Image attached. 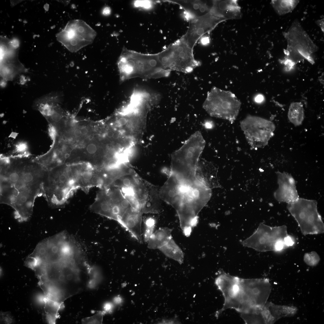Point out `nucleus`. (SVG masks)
Instances as JSON below:
<instances>
[{
    "instance_id": "7c9ffc66",
    "label": "nucleus",
    "mask_w": 324,
    "mask_h": 324,
    "mask_svg": "<svg viewBox=\"0 0 324 324\" xmlns=\"http://www.w3.org/2000/svg\"><path fill=\"white\" fill-rule=\"evenodd\" d=\"M87 152L90 154H94L97 151V147L96 145L94 144H88L86 148Z\"/></svg>"
},
{
    "instance_id": "393cba45",
    "label": "nucleus",
    "mask_w": 324,
    "mask_h": 324,
    "mask_svg": "<svg viewBox=\"0 0 324 324\" xmlns=\"http://www.w3.org/2000/svg\"><path fill=\"white\" fill-rule=\"evenodd\" d=\"M299 2L297 0H272L271 4L278 15H283L292 11Z\"/></svg>"
},
{
    "instance_id": "9b49d317",
    "label": "nucleus",
    "mask_w": 324,
    "mask_h": 324,
    "mask_svg": "<svg viewBox=\"0 0 324 324\" xmlns=\"http://www.w3.org/2000/svg\"><path fill=\"white\" fill-rule=\"evenodd\" d=\"M289 211L294 218L304 235L324 233V224L315 200L299 198L287 204Z\"/></svg>"
},
{
    "instance_id": "58836bf2",
    "label": "nucleus",
    "mask_w": 324,
    "mask_h": 324,
    "mask_svg": "<svg viewBox=\"0 0 324 324\" xmlns=\"http://www.w3.org/2000/svg\"><path fill=\"white\" fill-rule=\"evenodd\" d=\"M75 136L77 137L80 136L81 134L80 130L79 129L76 130L74 132Z\"/></svg>"
},
{
    "instance_id": "f3484780",
    "label": "nucleus",
    "mask_w": 324,
    "mask_h": 324,
    "mask_svg": "<svg viewBox=\"0 0 324 324\" xmlns=\"http://www.w3.org/2000/svg\"><path fill=\"white\" fill-rule=\"evenodd\" d=\"M225 20L211 12L190 20L188 29L181 38L189 47L193 49L198 40L204 34L210 32L219 23Z\"/></svg>"
},
{
    "instance_id": "f704fd0d",
    "label": "nucleus",
    "mask_w": 324,
    "mask_h": 324,
    "mask_svg": "<svg viewBox=\"0 0 324 324\" xmlns=\"http://www.w3.org/2000/svg\"><path fill=\"white\" fill-rule=\"evenodd\" d=\"M264 99V97L262 95L259 94L257 95L255 98V100L256 102L260 103L263 101Z\"/></svg>"
},
{
    "instance_id": "f03ea898",
    "label": "nucleus",
    "mask_w": 324,
    "mask_h": 324,
    "mask_svg": "<svg viewBox=\"0 0 324 324\" xmlns=\"http://www.w3.org/2000/svg\"><path fill=\"white\" fill-rule=\"evenodd\" d=\"M215 284L224 298L223 307L215 316L229 308L242 313L263 306L269 297L270 289L263 279H243L224 272L215 279Z\"/></svg>"
},
{
    "instance_id": "f257e3e1",
    "label": "nucleus",
    "mask_w": 324,
    "mask_h": 324,
    "mask_svg": "<svg viewBox=\"0 0 324 324\" xmlns=\"http://www.w3.org/2000/svg\"><path fill=\"white\" fill-rule=\"evenodd\" d=\"M47 171L26 156L5 157L0 160V203L11 206L20 222L28 220L34 202L43 195Z\"/></svg>"
},
{
    "instance_id": "b1692460",
    "label": "nucleus",
    "mask_w": 324,
    "mask_h": 324,
    "mask_svg": "<svg viewBox=\"0 0 324 324\" xmlns=\"http://www.w3.org/2000/svg\"><path fill=\"white\" fill-rule=\"evenodd\" d=\"M159 249L167 257L177 261L180 264L183 263L184 260L183 252L172 238Z\"/></svg>"
},
{
    "instance_id": "1a4fd4ad",
    "label": "nucleus",
    "mask_w": 324,
    "mask_h": 324,
    "mask_svg": "<svg viewBox=\"0 0 324 324\" xmlns=\"http://www.w3.org/2000/svg\"><path fill=\"white\" fill-rule=\"evenodd\" d=\"M127 197L131 205L143 213L160 212V188L144 179L135 172L130 184Z\"/></svg>"
},
{
    "instance_id": "f8f14e48",
    "label": "nucleus",
    "mask_w": 324,
    "mask_h": 324,
    "mask_svg": "<svg viewBox=\"0 0 324 324\" xmlns=\"http://www.w3.org/2000/svg\"><path fill=\"white\" fill-rule=\"evenodd\" d=\"M158 54L164 68L170 71L189 73L200 64L194 58L193 49L181 38Z\"/></svg>"
},
{
    "instance_id": "0eeeda50",
    "label": "nucleus",
    "mask_w": 324,
    "mask_h": 324,
    "mask_svg": "<svg viewBox=\"0 0 324 324\" xmlns=\"http://www.w3.org/2000/svg\"><path fill=\"white\" fill-rule=\"evenodd\" d=\"M286 40L287 46L284 50L285 56L280 62L285 66L287 70H290L298 63L306 59L311 64L314 61L311 55L318 50L314 43L303 29L299 21L295 20L286 32H283Z\"/></svg>"
},
{
    "instance_id": "a211bd4d",
    "label": "nucleus",
    "mask_w": 324,
    "mask_h": 324,
    "mask_svg": "<svg viewBox=\"0 0 324 324\" xmlns=\"http://www.w3.org/2000/svg\"><path fill=\"white\" fill-rule=\"evenodd\" d=\"M276 174L278 188L274 194L275 199L279 202L287 204L297 200L299 196L293 177L285 172L278 171Z\"/></svg>"
},
{
    "instance_id": "aec40b11",
    "label": "nucleus",
    "mask_w": 324,
    "mask_h": 324,
    "mask_svg": "<svg viewBox=\"0 0 324 324\" xmlns=\"http://www.w3.org/2000/svg\"><path fill=\"white\" fill-rule=\"evenodd\" d=\"M218 170L211 162L200 158L196 176L197 179L207 188L212 189L220 187L218 177Z\"/></svg>"
},
{
    "instance_id": "a19ab883",
    "label": "nucleus",
    "mask_w": 324,
    "mask_h": 324,
    "mask_svg": "<svg viewBox=\"0 0 324 324\" xmlns=\"http://www.w3.org/2000/svg\"><path fill=\"white\" fill-rule=\"evenodd\" d=\"M113 133L111 131L108 132L107 134V136L109 138H112L113 137Z\"/></svg>"
},
{
    "instance_id": "ea45409f",
    "label": "nucleus",
    "mask_w": 324,
    "mask_h": 324,
    "mask_svg": "<svg viewBox=\"0 0 324 324\" xmlns=\"http://www.w3.org/2000/svg\"><path fill=\"white\" fill-rule=\"evenodd\" d=\"M119 136V134L117 132H115L113 133L112 137L115 139H118Z\"/></svg>"
},
{
    "instance_id": "473e14b6",
    "label": "nucleus",
    "mask_w": 324,
    "mask_h": 324,
    "mask_svg": "<svg viewBox=\"0 0 324 324\" xmlns=\"http://www.w3.org/2000/svg\"><path fill=\"white\" fill-rule=\"evenodd\" d=\"M150 4V3H149V2L148 1L146 2L139 1L136 2V6H140L142 4V5L141 6H142L145 7L146 8H148V7H149Z\"/></svg>"
},
{
    "instance_id": "4c0bfd02",
    "label": "nucleus",
    "mask_w": 324,
    "mask_h": 324,
    "mask_svg": "<svg viewBox=\"0 0 324 324\" xmlns=\"http://www.w3.org/2000/svg\"><path fill=\"white\" fill-rule=\"evenodd\" d=\"M204 124L205 127L207 128H211L212 127V122H206Z\"/></svg>"
},
{
    "instance_id": "c85d7f7f",
    "label": "nucleus",
    "mask_w": 324,
    "mask_h": 324,
    "mask_svg": "<svg viewBox=\"0 0 324 324\" xmlns=\"http://www.w3.org/2000/svg\"><path fill=\"white\" fill-rule=\"evenodd\" d=\"M104 313L100 312L92 316L83 319L82 322L83 324L101 323Z\"/></svg>"
},
{
    "instance_id": "9d476101",
    "label": "nucleus",
    "mask_w": 324,
    "mask_h": 324,
    "mask_svg": "<svg viewBox=\"0 0 324 324\" xmlns=\"http://www.w3.org/2000/svg\"><path fill=\"white\" fill-rule=\"evenodd\" d=\"M241 104L231 92L214 87L208 92L202 106L211 116L232 123L238 114Z\"/></svg>"
},
{
    "instance_id": "37998d69",
    "label": "nucleus",
    "mask_w": 324,
    "mask_h": 324,
    "mask_svg": "<svg viewBox=\"0 0 324 324\" xmlns=\"http://www.w3.org/2000/svg\"><path fill=\"white\" fill-rule=\"evenodd\" d=\"M94 137V135L93 134H90L88 136V138L90 140H92Z\"/></svg>"
},
{
    "instance_id": "4468645a",
    "label": "nucleus",
    "mask_w": 324,
    "mask_h": 324,
    "mask_svg": "<svg viewBox=\"0 0 324 324\" xmlns=\"http://www.w3.org/2000/svg\"><path fill=\"white\" fill-rule=\"evenodd\" d=\"M288 235L285 225L271 227L261 223L253 234L241 243L244 246L260 252L277 251L278 244L284 241Z\"/></svg>"
},
{
    "instance_id": "dca6fc26",
    "label": "nucleus",
    "mask_w": 324,
    "mask_h": 324,
    "mask_svg": "<svg viewBox=\"0 0 324 324\" xmlns=\"http://www.w3.org/2000/svg\"><path fill=\"white\" fill-rule=\"evenodd\" d=\"M241 129L251 148H263L272 136L275 126L272 122L248 115L240 122Z\"/></svg>"
},
{
    "instance_id": "e433bc0d",
    "label": "nucleus",
    "mask_w": 324,
    "mask_h": 324,
    "mask_svg": "<svg viewBox=\"0 0 324 324\" xmlns=\"http://www.w3.org/2000/svg\"><path fill=\"white\" fill-rule=\"evenodd\" d=\"M80 130L81 132V134L82 135H86L87 134L88 132V129L86 127H83Z\"/></svg>"
},
{
    "instance_id": "79ce46f5",
    "label": "nucleus",
    "mask_w": 324,
    "mask_h": 324,
    "mask_svg": "<svg viewBox=\"0 0 324 324\" xmlns=\"http://www.w3.org/2000/svg\"><path fill=\"white\" fill-rule=\"evenodd\" d=\"M111 305L110 304H106L105 306V309L106 310L110 309L111 308Z\"/></svg>"
},
{
    "instance_id": "423d86ee",
    "label": "nucleus",
    "mask_w": 324,
    "mask_h": 324,
    "mask_svg": "<svg viewBox=\"0 0 324 324\" xmlns=\"http://www.w3.org/2000/svg\"><path fill=\"white\" fill-rule=\"evenodd\" d=\"M77 176L68 166H57L47 171L43 184V196L49 205L64 206L74 192L80 187Z\"/></svg>"
},
{
    "instance_id": "c03bdc74",
    "label": "nucleus",
    "mask_w": 324,
    "mask_h": 324,
    "mask_svg": "<svg viewBox=\"0 0 324 324\" xmlns=\"http://www.w3.org/2000/svg\"><path fill=\"white\" fill-rule=\"evenodd\" d=\"M182 183H183V182H182ZM195 183H196V182H195ZM187 184H189V183H187ZM193 184H194V183H193Z\"/></svg>"
},
{
    "instance_id": "a878e982",
    "label": "nucleus",
    "mask_w": 324,
    "mask_h": 324,
    "mask_svg": "<svg viewBox=\"0 0 324 324\" xmlns=\"http://www.w3.org/2000/svg\"><path fill=\"white\" fill-rule=\"evenodd\" d=\"M288 116L290 122L296 126L301 125L304 117L303 104L299 102H293L289 107Z\"/></svg>"
},
{
    "instance_id": "cd10ccee",
    "label": "nucleus",
    "mask_w": 324,
    "mask_h": 324,
    "mask_svg": "<svg viewBox=\"0 0 324 324\" xmlns=\"http://www.w3.org/2000/svg\"><path fill=\"white\" fill-rule=\"evenodd\" d=\"M320 260V258L319 255L314 251L306 253L304 256V262L308 265L311 266H316Z\"/></svg>"
},
{
    "instance_id": "4be33fe9",
    "label": "nucleus",
    "mask_w": 324,
    "mask_h": 324,
    "mask_svg": "<svg viewBox=\"0 0 324 324\" xmlns=\"http://www.w3.org/2000/svg\"><path fill=\"white\" fill-rule=\"evenodd\" d=\"M240 9L236 0H213L210 12L226 20L238 17Z\"/></svg>"
},
{
    "instance_id": "412c9836",
    "label": "nucleus",
    "mask_w": 324,
    "mask_h": 324,
    "mask_svg": "<svg viewBox=\"0 0 324 324\" xmlns=\"http://www.w3.org/2000/svg\"><path fill=\"white\" fill-rule=\"evenodd\" d=\"M170 2L180 6L192 18L203 16L209 13L213 1L170 0Z\"/></svg>"
},
{
    "instance_id": "6e6552de",
    "label": "nucleus",
    "mask_w": 324,
    "mask_h": 324,
    "mask_svg": "<svg viewBox=\"0 0 324 324\" xmlns=\"http://www.w3.org/2000/svg\"><path fill=\"white\" fill-rule=\"evenodd\" d=\"M77 246L66 231L44 239L28 256L36 264L59 262L73 254Z\"/></svg>"
},
{
    "instance_id": "c9c22d12",
    "label": "nucleus",
    "mask_w": 324,
    "mask_h": 324,
    "mask_svg": "<svg viewBox=\"0 0 324 324\" xmlns=\"http://www.w3.org/2000/svg\"><path fill=\"white\" fill-rule=\"evenodd\" d=\"M110 8L108 7H106L103 9L102 13L104 15H107L110 14Z\"/></svg>"
},
{
    "instance_id": "39448f33",
    "label": "nucleus",
    "mask_w": 324,
    "mask_h": 324,
    "mask_svg": "<svg viewBox=\"0 0 324 324\" xmlns=\"http://www.w3.org/2000/svg\"><path fill=\"white\" fill-rule=\"evenodd\" d=\"M118 68L122 82L135 77L147 79L167 77L171 72L164 68L158 54H143L127 50L122 55Z\"/></svg>"
},
{
    "instance_id": "ddd939ff",
    "label": "nucleus",
    "mask_w": 324,
    "mask_h": 324,
    "mask_svg": "<svg viewBox=\"0 0 324 324\" xmlns=\"http://www.w3.org/2000/svg\"><path fill=\"white\" fill-rule=\"evenodd\" d=\"M131 206L120 188L112 186L98 193L90 209L96 213L118 221Z\"/></svg>"
},
{
    "instance_id": "7ed1b4c3",
    "label": "nucleus",
    "mask_w": 324,
    "mask_h": 324,
    "mask_svg": "<svg viewBox=\"0 0 324 324\" xmlns=\"http://www.w3.org/2000/svg\"><path fill=\"white\" fill-rule=\"evenodd\" d=\"M159 194L161 200L175 209L181 224L187 225L197 221L198 213L211 198L212 190L202 184L181 183L170 173Z\"/></svg>"
},
{
    "instance_id": "2f4dec72",
    "label": "nucleus",
    "mask_w": 324,
    "mask_h": 324,
    "mask_svg": "<svg viewBox=\"0 0 324 324\" xmlns=\"http://www.w3.org/2000/svg\"><path fill=\"white\" fill-rule=\"evenodd\" d=\"M285 244L286 247L292 245L294 242L291 237L288 235L284 239Z\"/></svg>"
},
{
    "instance_id": "c756f323",
    "label": "nucleus",
    "mask_w": 324,
    "mask_h": 324,
    "mask_svg": "<svg viewBox=\"0 0 324 324\" xmlns=\"http://www.w3.org/2000/svg\"><path fill=\"white\" fill-rule=\"evenodd\" d=\"M27 148V145L25 143L20 142L18 143L16 146L15 151L17 153H22L25 152Z\"/></svg>"
},
{
    "instance_id": "72a5a7b5",
    "label": "nucleus",
    "mask_w": 324,
    "mask_h": 324,
    "mask_svg": "<svg viewBox=\"0 0 324 324\" xmlns=\"http://www.w3.org/2000/svg\"><path fill=\"white\" fill-rule=\"evenodd\" d=\"M316 22L318 26L321 28L322 32H324V19L317 20L316 21Z\"/></svg>"
},
{
    "instance_id": "6ab92c4d",
    "label": "nucleus",
    "mask_w": 324,
    "mask_h": 324,
    "mask_svg": "<svg viewBox=\"0 0 324 324\" xmlns=\"http://www.w3.org/2000/svg\"><path fill=\"white\" fill-rule=\"evenodd\" d=\"M142 214L141 211L131 206L118 221L141 244L143 243L141 232Z\"/></svg>"
},
{
    "instance_id": "2eb2a0df",
    "label": "nucleus",
    "mask_w": 324,
    "mask_h": 324,
    "mask_svg": "<svg viewBox=\"0 0 324 324\" xmlns=\"http://www.w3.org/2000/svg\"><path fill=\"white\" fill-rule=\"evenodd\" d=\"M96 34L94 30L84 21L74 20L69 21L56 37L68 50L75 52L92 43Z\"/></svg>"
},
{
    "instance_id": "5701e85b",
    "label": "nucleus",
    "mask_w": 324,
    "mask_h": 324,
    "mask_svg": "<svg viewBox=\"0 0 324 324\" xmlns=\"http://www.w3.org/2000/svg\"><path fill=\"white\" fill-rule=\"evenodd\" d=\"M171 238L170 229L166 227L160 228L151 236L148 247L150 249H159Z\"/></svg>"
},
{
    "instance_id": "20e7f679",
    "label": "nucleus",
    "mask_w": 324,
    "mask_h": 324,
    "mask_svg": "<svg viewBox=\"0 0 324 324\" xmlns=\"http://www.w3.org/2000/svg\"><path fill=\"white\" fill-rule=\"evenodd\" d=\"M205 145L201 133L197 131L172 154L170 173L178 180L187 182L197 180L196 170Z\"/></svg>"
},
{
    "instance_id": "bb28decb",
    "label": "nucleus",
    "mask_w": 324,
    "mask_h": 324,
    "mask_svg": "<svg viewBox=\"0 0 324 324\" xmlns=\"http://www.w3.org/2000/svg\"><path fill=\"white\" fill-rule=\"evenodd\" d=\"M145 230L144 232V240L148 242L151 236L153 233L155 226V221L151 218L147 219L145 222Z\"/></svg>"
}]
</instances>
